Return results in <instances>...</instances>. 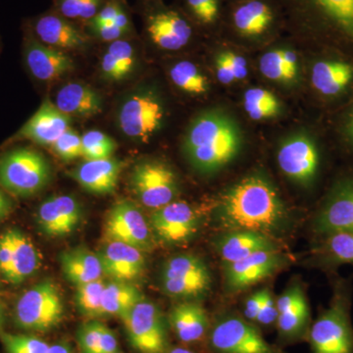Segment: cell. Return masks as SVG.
I'll return each mask as SVG.
<instances>
[{"instance_id":"cell-56","label":"cell","mask_w":353,"mask_h":353,"mask_svg":"<svg viewBox=\"0 0 353 353\" xmlns=\"http://www.w3.org/2000/svg\"><path fill=\"white\" fill-rule=\"evenodd\" d=\"M166 353H194L192 350H187V348L175 347L172 350H167Z\"/></svg>"},{"instance_id":"cell-30","label":"cell","mask_w":353,"mask_h":353,"mask_svg":"<svg viewBox=\"0 0 353 353\" xmlns=\"http://www.w3.org/2000/svg\"><path fill=\"white\" fill-rule=\"evenodd\" d=\"M59 261L65 278L76 287L99 280L103 276L99 255L85 248H73L62 252Z\"/></svg>"},{"instance_id":"cell-3","label":"cell","mask_w":353,"mask_h":353,"mask_svg":"<svg viewBox=\"0 0 353 353\" xmlns=\"http://www.w3.org/2000/svg\"><path fill=\"white\" fill-rule=\"evenodd\" d=\"M350 290L347 283L336 282L329 307L309 328L311 353H353Z\"/></svg>"},{"instance_id":"cell-17","label":"cell","mask_w":353,"mask_h":353,"mask_svg":"<svg viewBox=\"0 0 353 353\" xmlns=\"http://www.w3.org/2000/svg\"><path fill=\"white\" fill-rule=\"evenodd\" d=\"M153 234L170 245H181L196 233L199 216L187 201H174L153 210L150 220Z\"/></svg>"},{"instance_id":"cell-2","label":"cell","mask_w":353,"mask_h":353,"mask_svg":"<svg viewBox=\"0 0 353 353\" xmlns=\"http://www.w3.org/2000/svg\"><path fill=\"white\" fill-rule=\"evenodd\" d=\"M241 136L227 116L202 114L194 120L183 141V152L194 170L211 174L229 164L238 154Z\"/></svg>"},{"instance_id":"cell-33","label":"cell","mask_w":353,"mask_h":353,"mask_svg":"<svg viewBox=\"0 0 353 353\" xmlns=\"http://www.w3.org/2000/svg\"><path fill=\"white\" fill-rule=\"evenodd\" d=\"M141 301H143V294L131 282L111 280L106 283L102 296V316L122 318Z\"/></svg>"},{"instance_id":"cell-9","label":"cell","mask_w":353,"mask_h":353,"mask_svg":"<svg viewBox=\"0 0 353 353\" xmlns=\"http://www.w3.org/2000/svg\"><path fill=\"white\" fill-rule=\"evenodd\" d=\"M121 319L132 347L141 353L167 352V323L157 304L143 299Z\"/></svg>"},{"instance_id":"cell-39","label":"cell","mask_w":353,"mask_h":353,"mask_svg":"<svg viewBox=\"0 0 353 353\" xmlns=\"http://www.w3.org/2000/svg\"><path fill=\"white\" fill-rule=\"evenodd\" d=\"M106 283L103 279L77 285L76 303L83 314L90 317L102 316V296Z\"/></svg>"},{"instance_id":"cell-24","label":"cell","mask_w":353,"mask_h":353,"mask_svg":"<svg viewBox=\"0 0 353 353\" xmlns=\"http://www.w3.org/2000/svg\"><path fill=\"white\" fill-rule=\"evenodd\" d=\"M71 125V117L60 111L50 99H44L38 111L18 132L20 139L39 145H53Z\"/></svg>"},{"instance_id":"cell-12","label":"cell","mask_w":353,"mask_h":353,"mask_svg":"<svg viewBox=\"0 0 353 353\" xmlns=\"http://www.w3.org/2000/svg\"><path fill=\"white\" fill-rule=\"evenodd\" d=\"M209 343L218 353H278L256 327L238 316H226L215 323Z\"/></svg>"},{"instance_id":"cell-42","label":"cell","mask_w":353,"mask_h":353,"mask_svg":"<svg viewBox=\"0 0 353 353\" xmlns=\"http://www.w3.org/2000/svg\"><path fill=\"white\" fill-rule=\"evenodd\" d=\"M53 150L66 161H72L82 157V137L70 128L53 143Z\"/></svg>"},{"instance_id":"cell-34","label":"cell","mask_w":353,"mask_h":353,"mask_svg":"<svg viewBox=\"0 0 353 353\" xmlns=\"http://www.w3.org/2000/svg\"><path fill=\"white\" fill-rule=\"evenodd\" d=\"M260 71L269 80L290 82L296 78L297 57L294 51L273 50L265 53L260 59Z\"/></svg>"},{"instance_id":"cell-50","label":"cell","mask_w":353,"mask_h":353,"mask_svg":"<svg viewBox=\"0 0 353 353\" xmlns=\"http://www.w3.org/2000/svg\"><path fill=\"white\" fill-rule=\"evenodd\" d=\"M268 290V289L260 290L248 297L245 305V316L248 321H256L257 316H259L260 309L263 305L265 296H266Z\"/></svg>"},{"instance_id":"cell-16","label":"cell","mask_w":353,"mask_h":353,"mask_svg":"<svg viewBox=\"0 0 353 353\" xmlns=\"http://www.w3.org/2000/svg\"><path fill=\"white\" fill-rule=\"evenodd\" d=\"M289 259L280 250H265L234 263L224 265L228 292H239L259 284L287 266Z\"/></svg>"},{"instance_id":"cell-13","label":"cell","mask_w":353,"mask_h":353,"mask_svg":"<svg viewBox=\"0 0 353 353\" xmlns=\"http://www.w3.org/2000/svg\"><path fill=\"white\" fill-rule=\"evenodd\" d=\"M108 241H120L148 252L153 246V232L141 209L130 201H120L109 210L104 224Z\"/></svg>"},{"instance_id":"cell-44","label":"cell","mask_w":353,"mask_h":353,"mask_svg":"<svg viewBox=\"0 0 353 353\" xmlns=\"http://www.w3.org/2000/svg\"><path fill=\"white\" fill-rule=\"evenodd\" d=\"M106 51L117 59L127 76L132 73L136 65V51L129 41L122 39L112 41Z\"/></svg>"},{"instance_id":"cell-59","label":"cell","mask_w":353,"mask_h":353,"mask_svg":"<svg viewBox=\"0 0 353 353\" xmlns=\"http://www.w3.org/2000/svg\"><path fill=\"white\" fill-rule=\"evenodd\" d=\"M115 353H120V352H115Z\"/></svg>"},{"instance_id":"cell-27","label":"cell","mask_w":353,"mask_h":353,"mask_svg":"<svg viewBox=\"0 0 353 353\" xmlns=\"http://www.w3.org/2000/svg\"><path fill=\"white\" fill-rule=\"evenodd\" d=\"M224 265L234 263L265 250H279L274 239L252 231H229L221 234L215 243Z\"/></svg>"},{"instance_id":"cell-32","label":"cell","mask_w":353,"mask_h":353,"mask_svg":"<svg viewBox=\"0 0 353 353\" xmlns=\"http://www.w3.org/2000/svg\"><path fill=\"white\" fill-rule=\"evenodd\" d=\"M319 240L314 255L320 266L334 268L343 264L353 265V233L339 232Z\"/></svg>"},{"instance_id":"cell-8","label":"cell","mask_w":353,"mask_h":353,"mask_svg":"<svg viewBox=\"0 0 353 353\" xmlns=\"http://www.w3.org/2000/svg\"><path fill=\"white\" fill-rule=\"evenodd\" d=\"M165 294L180 299L203 296L211 288V274L208 265L192 254H180L165 262L160 274Z\"/></svg>"},{"instance_id":"cell-49","label":"cell","mask_w":353,"mask_h":353,"mask_svg":"<svg viewBox=\"0 0 353 353\" xmlns=\"http://www.w3.org/2000/svg\"><path fill=\"white\" fill-rule=\"evenodd\" d=\"M12 261V243L9 231L0 236V272L4 278H7L10 271Z\"/></svg>"},{"instance_id":"cell-57","label":"cell","mask_w":353,"mask_h":353,"mask_svg":"<svg viewBox=\"0 0 353 353\" xmlns=\"http://www.w3.org/2000/svg\"><path fill=\"white\" fill-rule=\"evenodd\" d=\"M2 323H3V310H2V306L0 304V326H1Z\"/></svg>"},{"instance_id":"cell-4","label":"cell","mask_w":353,"mask_h":353,"mask_svg":"<svg viewBox=\"0 0 353 353\" xmlns=\"http://www.w3.org/2000/svg\"><path fill=\"white\" fill-rule=\"evenodd\" d=\"M323 38L353 51V0H289Z\"/></svg>"},{"instance_id":"cell-19","label":"cell","mask_w":353,"mask_h":353,"mask_svg":"<svg viewBox=\"0 0 353 353\" xmlns=\"http://www.w3.org/2000/svg\"><path fill=\"white\" fill-rule=\"evenodd\" d=\"M278 21L277 7L272 0H241L233 2L229 11L232 30L245 39L270 34Z\"/></svg>"},{"instance_id":"cell-28","label":"cell","mask_w":353,"mask_h":353,"mask_svg":"<svg viewBox=\"0 0 353 353\" xmlns=\"http://www.w3.org/2000/svg\"><path fill=\"white\" fill-rule=\"evenodd\" d=\"M168 322L176 338L185 343L201 341L208 333V312L196 301L176 304L169 313Z\"/></svg>"},{"instance_id":"cell-48","label":"cell","mask_w":353,"mask_h":353,"mask_svg":"<svg viewBox=\"0 0 353 353\" xmlns=\"http://www.w3.org/2000/svg\"><path fill=\"white\" fill-rule=\"evenodd\" d=\"M277 305L274 301L273 296L271 292H267L265 296L263 305L260 309L259 316H257L256 323L262 325V326H271V325L276 324L277 321Z\"/></svg>"},{"instance_id":"cell-37","label":"cell","mask_w":353,"mask_h":353,"mask_svg":"<svg viewBox=\"0 0 353 353\" xmlns=\"http://www.w3.org/2000/svg\"><path fill=\"white\" fill-rule=\"evenodd\" d=\"M245 109L252 120H264L277 115L280 105L275 95L263 88H250L245 94Z\"/></svg>"},{"instance_id":"cell-54","label":"cell","mask_w":353,"mask_h":353,"mask_svg":"<svg viewBox=\"0 0 353 353\" xmlns=\"http://www.w3.org/2000/svg\"><path fill=\"white\" fill-rule=\"evenodd\" d=\"M11 208H12V203H11L10 199L0 190V221L10 213Z\"/></svg>"},{"instance_id":"cell-6","label":"cell","mask_w":353,"mask_h":353,"mask_svg":"<svg viewBox=\"0 0 353 353\" xmlns=\"http://www.w3.org/2000/svg\"><path fill=\"white\" fill-rule=\"evenodd\" d=\"M63 315V299L57 284L50 280L28 290L16 304V322L29 331L46 332L54 328Z\"/></svg>"},{"instance_id":"cell-23","label":"cell","mask_w":353,"mask_h":353,"mask_svg":"<svg viewBox=\"0 0 353 353\" xmlns=\"http://www.w3.org/2000/svg\"><path fill=\"white\" fill-rule=\"evenodd\" d=\"M101 259L103 275L111 280L132 282L145 270L143 252L120 241H108L97 253Z\"/></svg>"},{"instance_id":"cell-45","label":"cell","mask_w":353,"mask_h":353,"mask_svg":"<svg viewBox=\"0 0 353 353\" xmlns=\"http://www.w3.org/2000/svg\"><path fill=\"white\" fill-rule=\"evenodd\" d=\"M336 127L341 143L353 153V97Z\"/></svg>"},{"instance_id":"cell-20","label":"cell","mask_w":353,"mask_h":353,"mask_svg":"<svg viewBox=\"0 0 353 353\" xmlns=\"http://www.w3.org/2000/svg\"><path fill=\"white\" fill-rule=\"evenodd\" d=\"M29 32L41 43L63 51L83 50L90 41L87 34L75 22L55 11L32 21Z\"/></svg>"},{"instance_id":"cell-1","label":"cell","mask_w":353,"mask_h":353,"mask_svg":"<svg viewBox=\"0 0 353 353\" xmlns=\"http://www.w3.org/2000/svg\"><path fill=\"white\" fill-rule=\"evenodd\" d=\"M215 221L226 232H256L275 241L290 226L284 201L261 174L241 179L222 194Z\"/></svg>"},{"instance_id":"cell-53","label":"cell","mask_w":353,"mask_h":353,"mask_svg":"<svg viewBox=\"0 0 353 353\" xmlns=\"http://www.w3.org/2000/svg\"><path fill=\"white\" fill-rule=\"evenodd\" d=\"M216 74H217L218 80L221 83H225V85H229V83L236 81L233 71L230 68L229 64H228L225 57H223L222 53H220L217 59H216Z\"/></svg>"},{"instance_id":"cell-10","label":"cell","mask_w":353,"mask_h":353,"mask_svg":"<svg viewBox=\"0 0 353 353\" xmlns=\"http://www.w3.org/2000/svg\"><path fill=\"white\" fill-rule=\"evenodd\" d=\"M312 229L319 239L339 232L353 233V172L336 179L316 212Z\"/></svg>"},{"instance_id":"cell-18","label":"cell","mask_w":353,"mask_h":353,"mask_svg":"<svg viewBox=\"0 0 353 353\" xmlns=\"http://www.w3.org/2000/svg\"><path fill=\"white\" fill-rule=\"evenodd\" d=\"M313 90L326 101H339L353 95V59L331 57L316 60L311 66Z\"/></svg>"},{"instance_id":"cell-38","label":"cell","mask_w":353,"mask_h":353,"mask_svg":"<svg viewBox=\"0 0 353 353\" xmlns=\"http://www.w3.org/2000/svg\"><path fill=\"white\" fill-rule=\"evenodd\" d=\"M105 0H55V12L72 22H83L95 17Z\"/></svg>"},{"instance_id":"cell-31","label":"cell","mask_w":353,"mask_h":353,"mask_svg":"<svg viewBox=\"0 0 353 353\" xmlns=\"http://www.w3.org/2000/svg\"><path fill=\"white\" fill-rule=\"evenodd\" d=\"M9 234L12 243V261L6 280L18 285L38 270L41 257L32 241L19 230H9Z\"/></svg>"},{"instance_id":"cell-11","label":"cell","mask_w":353,"mask_h":353,"mask_svg":"<svg viewBox=\"0 0 353 353\" xmlns=\"http://www.w3.org/2000/svg\"><path fill=\"white\" fill-rule=\"evenodd\" d=\"M130 181L139 201L153 210L175 201L178 194L175 173L160 162L145 161L137 165Z\"/></svg>"},{"instance_id":"cell-5","label":"cell","mask_w":353,"mask_h":353,"mask_svg":"<svg viewBox=\"0 0 353 353\" xmlns=\"http://www.w3.org/2000/svg\"><path fill=\"white\" fill-rule=\"evenodd\" d=\"M50 176L48 160L31 148H17L0 158V185L15 196L38 194L50 182Z\"/></svg>"},{"instance_id":"cell-26","label":"cell","mask_w":353,"mask_h":353,"mask_svg":"<svg viewBox=\"0 0 353 353\" xmlns=\"http://www.w3.org/2000/svg\"><path fill=\"white\" fill-rule=\"evenodd\" d=\"M121 170L122 163L112 157L85 160L71 172V176L87 192L94 194H108L117 187Z\"/></svg>"},{"instance_id":"cell-35","label":"cell","mask_w":353,"mask_h":353,"mask_svg":"<svg viewBox=\"0 0 353 353\" xmlns=\"http://www.w3.org/2000/svg\"><path fill=\"white\" fill-rule=\"evenodd\" d=\"M172 82L187 94L201 95L208 90V79L190 61H180L170 69Z\"/></svg>"},{"instance_id":"cell-46","label":"cell","mask_w":353,"mask_h":353,"mask_svg":"<svg viewBox=\"0 0 353 353\" xmlns=\"http://www.w3.org/2000/svg\"><path fill=\"white\" fill-rule=\"evenodd\" d=\"M85 28L90 34L95 38L101 39L106 43H112L126 38L127 34L122 30L119 29L114 23H104L101 25H85Z\"/></svg>"},{"instance_id":"cell-43","label":"cell","mask_w":353,"mask_h":353,"mask_svg":"<svg viewBox=\"0 0 353 353\" xmlns=\"http://www.w3.org/2000/svg\"><path fill=\"white\" fill-rule=\"evenodd\" d=\"M105 325L99 321L85 323L78 331V341L82 353H97Z\"/></svg>"},{"instance_id":"cell-7","label":"cell","mask_w":353,"mask_h":353,"mask_svg":"<svg viewBox=\"0 0 353 353\" xmlns=\"http://www.w3.org/2000/svg\"><path fill=\"white\" fill-rule=\"evenodd\" d=\"M143 17L146 37L161 50H182L194 38V24L181 9L148 2Z\"/></svg>"},{"instance_id":"cell-29","label":"cell","mask_w":353,"mask_h":353,"mask_svg":"<svg viewBox=\"0 0 353 353\" xmlns=\"http://www.w3.org/2000/svg\"><path fill=\"white\" fill-rule=\"evenodd\" d=\"M55 105L69 117H90L103 109L101 95L82 83H69L57 92Z\"/></svg>"},{"instance_id":"cell-22","label":"cell","mask_w":353,"mask_h":353,"mask_svg":"<svg viewBox=\"0 0 353 353\" xmlns=\"http://www.w3.org/2000/svg\"><path fill=\"white\" fill-rule=\"evenodd\" d=\"M82 218V208L75 197L62 194L44 201L38 211L39 229L58 238L73 233Z\"/></svg>"},{"instance_id":"cell-36","label":"cell","mask_w":353,"mask_h":353,"mask_svg":"<svg viewBox=\"0 0 353 353\" xmlns=\"http://www.w3.org/2000/svg\"><path fill=\"white\" fill-rule=\"evenodd\" d=\"M183 11L192 23L204 28L219 24L223 16L222 0H182Z\"/></svg>"},{"instance_id":"cell-55","label":"cell","mask_w":353,"mask_h":353,"mask_svg":"<svg viewBox=\"0 0 353 353\" xmlns=\"http://www.w3.org/2000/svg\"><path fill=\"white\" fill-rule=\"evenodd\" d=\"M48 353H72V350L67 343H59L50 345Z\"/></svg>"},{"instance_id":"cell-15","label":"cell","mask_w":353,"mask_h":353,"mask_svg":"<svg viewBox=\"0 0 353 353\" xmlns=\"http://www.w3.org/2000/svg\"><path fill=\"white\" fill-rule=\"evenodd\" d=\"M277 158L283 173L303 187L314 185L321 171V150L315 139L306 134L292 137L285 141Z\"/></svg>"},{"instance_id":"cell-41","label":"cell","mask_w":353,"mask_h":353,"mask_svg":"<svg viewBox=\"0 0 353 353\" xmlns=\"http://www.w3.org/2000/svg\"><path fill=\"white\" fill-rule=\"evenodd\" d=\"M6 353H48L50 345L36 336L27 334H0Z\"/></svg>"},{"instance_id":"cell-51","label":"cell","mask_w":353,"mask_h":353,"mask_svg":"<svg viewBox=\"0 0 353 353\" xmlns=\"http://www.w3.org/2000/svg\"><path fill=\"white\" fill-rule=\"evenodd\" d=\"M222 54L233 71L236 80H243L248 76V65L245 58L236 54L233 51H223Z\"/></svg>"},{"instance_id":"cell-58","label":"cell","mask_w":353,"mask_h":353,"mask_svg":"<svg viewBox=\"0 0 353 353\" xmlns=\"http://www.w3.org/2000/svg\"><path fill=\"white\" fill-rule=\"evenodd\" d=\"M241 1V0H233V2Z\"/></svg>"},{"instance_id":"cell-47","label":"cell","mask_w":353,"mask_h":353,"mask_svg":"<svg viewBox=\"0 0 353 353\" xmlns=\"http://www.w3.org/2000/svg\"><path fill=\"white\" fill-rule=\"evenodd\" d=\"M101 72L102 76L106 80L113 81V82H118L128 77L117 59L108 51H105V54L102 57Z\"/></svg>"},{"instance_id":"cell-25","label":"cell","mask_w":353,"mask_h":353,"mask_svg":"<svg viewBox=\"0 0 353 353\" xmlns=\"http://www.w3.org/2000/svg\"><path fill=\"white\" fill-rule=\"evenodd\" d=\"M276 305L278 312L276 325L283 338H299L309 331L310 311L305 292L301 285H290L279 296Z\"/></svg>"},{"instance_id":"cell-40","label":"cell","mask_w":353,"mask_h":353,"mask_svg":"<svg viewBox=\"0 0 353 353\" xmlns=\"http://www.w3.org/2000/svg\"><path fill=\"white\" fill-rule=\"evenodd\" d=\"M117 145L103 132L92 130L82 137V157L85 160L108 159L112 157Z\"/></svg>"},{"instance_id":"cell-14","label":"cell","mask_w":353,"mask_h":353,"mask_svg":"<svg viewBox=\"0 0 353 353\" xmlns=\"http://www.w3.org/2000/svg\"><path fill=\"white\" fill-rule=\"evenodd\" d=\"M164 109L161 102L150 92L130 95L121 105L118 124L128 138L148 141L161 127Z\"/></svg>"},{"instance_id":"cell-52","label":"cell","mask_w":353,"mask_h":353,"mask_svg":"<svg viewBox=\"0 0 353 353\" xmlns=\"http://www.w3.org/2000/svg\"><path fill=\"white\" fill-rule=\"evenodd\" d=\"M117 352V338L108 327L104 326L97 353H115Z\"/></svg>"},{"instance_id":"cell-21","label":"cell","mask_w":353,"mask_h":353,"mask_svg":"<svg viewBox=\"0 0 353 353\" xmlns=\"http://www.w3.org/2000/svg\"><path fill=\"white\" fill-rule=\"evenodd\" d=\"M25 61L34 78L52 82L73 71V59L63 50L46 46L28 32L25 41Z\"/></svg>"}]
</instances>
